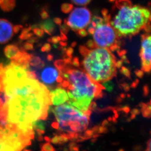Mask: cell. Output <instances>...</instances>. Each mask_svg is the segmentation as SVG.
<instances>
[{
	"label": "cell",
	"instance_id": "cell-1",
	"mask_svg": "<svg viewBox=\"0 0 151 151\" xmlns=\"http://www.w3.org/2000/svg\"><path fill=\"white\" fill-rule=\"evenodd\" d=\"M3 95L0 116L6 127L19 132L27 138L33 137L32 123L45 119L51 104L50 91L33 78L26 66L15 62L0 68Z\"/></svg>",
	"mask_w": 151,
	"mask_h": 151
},
{
	"label": "cell",
	"instance_id": "cell-2",
	"mask_svg": "<svg viewBox=\"0 0 151 151\" xmlns=\"http://www.w3.org/2000/svg\"><path fill=\"white\" fill-rule=\"evenodd\" d=\"M64 62L60 63L57 68L65 79L62 86L67 88L68 100L67 102L81 111H87L94 98L102 96L104 87L99 83L93 81L82 70L70 68Z\"/></svg>",
	"mask_w": 151,
	"mask_h": 151
},
{
	"label": "cell",
	"instance_id": "cell-3",
	"mask_svg": "<svg viewBox=\"0 0 151 151\" xmlns=\"http://www.w3.org/2000/svg\"><path fill=\"white\" fill-rule=\"evenodd\" d=\"M112 10V13L109 14V20L118 38L135 35L150 24V10L133 5L130 0H116Z\"/></svg>",
	"mask_w": 151,
	"mask_h": 151
},
{
	"label": "cell",
	"instance_id": "cell-4",
	"mask_svg": "<svg viewBox=\"0 0 151 151\" xmlns=\"http://www.w3.org/2000/svg\"><path fill=\"white\" fill-rule=\"evenodd\" d=\"M79 51L84 57V70L93 81L100 84L116 76V58L110 49L100 47L90 49L81 46Z\"/></svg>",
	"mask_w": 151,
	"mask_h": 151
},
{
	"label": "cell",
	"instance_id": "cell-5",
	"mask_svg": "<svg viewBox=\"0 0 151 151\" xmlns=\"http://www.w3.org/2000/svg\"><path fill=\"white\" fill-rule=\"evenodd\" d=\"M57 122L52 124V127L62 132L68 138L76 137V133L87 129L89 123L91 111L89 110L83 112L68 103L57 106L53 110Z\"/></svg>",
	"mask_w": 151,
	"mask_h": 151
},
{
	"label": "cell",
	"instance_id": "cell-6",
	"mask_svg": "<svg viewBox=\"0 0 151 151\" xmlns=\"http://www.w3.org/2000/svg\"><path fill=\"white\" fill-rule=\"evenodd\" d=\"M103 17L104 22L96 28L92 34L93 42L96 47L116 51L120 48L118 36L116 30L110 24L108 14Z\"/></svg>",
	"mask_w": 151,
	"mask_h": 151
},
{
	"label": "cell",
	"instance_id": "cell-7",
	"mask_svg": "<svg viewBox=\"0 0 151 151\" xmlns=\"http://www.w3.org/2000/svg\"><path fill=\"white\" fill-rule=\"evenodd\" d=\"M91 19V12L85 7H76L72 10L66 24L74 32L87 28Z\"/></svg>",
	"mask_w": 151,
	"mask_h": 151
},
{
	"label": "cell",
	"instance_id": "cell-8",
	"mask_svg": "<svg viewBox=\"0 0 151 151\" xmlns=\"http://www.w3.org/2000/svg\"><path fill=\"white\" fill-rule=\"evenodd\" d=\"M151 36L149 33L141 35V50L139 56L141 60V70L146 73L151 70Z\"/></svg>",
	"mask_w": 151,
	"mask_h": 151
},
{
	"label": "cell",
	"instance_id": "cell-9",
	"mask_svg": "<svg viewBox=\"0 0 151 151\" xmlns=\"http://www.w3.org/2000/svg\"><path fill=\"white\" fill-rule=\"evenodd\" d=\"M36 77L37 80H40L42 84L46 85H52L56 82L61 83L63 80L58 70L52 66H47L43 68L39 74H36Z\"/></svg>",
	"mask_w": 151,
	"mask_h": 151
},
{
	"label": "cell",
	"instance_id": "cell-10",
	"mask_svg": "<svg viewBox=\"0 0 151 151\" xmlns=\"http://www.w3.org/2000/svg\"><path fill=\"white\" fill-rule=\"evenodd\" d=\"M13 25L5 19H0V44L7 43L14 35Z\"/></svg>",
	"mask_w": 151,
	"mask_h": 151
},
{
	"label": "cell",
	"instance_id": "cell-11",
	"mask_svg": "<svg viewBox=\"0 0 151 151\" xmlns=\"http://www.w3.org/2000/svg\"><path fill=\"white\" fill-rule=\"evenodd\" d=\"M50 102L53 105H61L67 102L68 100L67 91L64 88L59 87L50 93Z\"/></svg>",
	"mask_w": 151,
	"mask_h": 151
},
{
	"label": "cell",
	"instance_id": "cell-12",
	"mask_svg": "<svg viewBox=\"0 0 151 151\" xmlns=\"http://www.w3.org/2000/svg\"><path fill=\"white\" fill-rule=\"evenodd\" d=\"M20 50L14 45H9L4 47V53L6 57L12 60H16Z\"/></svg>",
	"mask_w": 151,
	"mask_h": 151
},
{
	"label": "cell",
	"instance_id": "cell-13",
	"mask_svg": "<svg viewBox=\"0 0 151 151\" xmlns=\"http://www.w3.org/2000/svg\"><path fill=\"white\" fill-rule=\"evenodd\" d=\"M104 22V19L99 16H94L90 21L88 26L87 27V32L92 35L96 28Z\"/></svg>",
	"mask_w": 151,
	"mask_h": 151
},
{
	"label": "cell",
	"instance_id": "cell-14",
	"mask_svg": "<svg viewBox=\"0 0 151 151\" xmlns=\"http://www.w3.org/2000/svg\"><path fill=\"white\" fill-rule=\"evenodd\" d=\"M15 6L16 0H4L0 7L4 12H10L14 9Z\"/></svg>",
	"mask_w": 151,
	"mask_h": 151
},
{
	"label": "cell",
	"instance_id": "cell-15",
	"mask_svg": "<svg viewBox=\"0 0 151 151\" xmlns=\"http://www.w3.org/2000/svg\"><path fill=\"white\" fill-rule=\"evenodd\" d=\"M32 26H29V27L23 28L21 30V33L19 36V38L22 40H28L30 37L33 36V34L30 32L32 30Z\"/></svg>",
	"mask_w": 151,
	"mask_h": 151
},
{
	"label": "cell",
	"instance_id": "cell-16",
	"mask_svg": "<svg viewBox=\"0 0 151 151\" xmlns=\"http://www.w3.org/2000/svg\"><path fill=\"white\" fill-rule=\"evenodd\" d=\"M39 27L43 29L44 32L50 35H51L54 30V25L50 21L45 22L44 23L40 24Z\"/></svg>",
	"mask_w": 151,
	"mask_h": 151
},
{
	"label": "cell",
	"instance_id": "cell-17",
	"mask_svg": "<svg viewBox=\"0 0 151 151\" xmlns=\"http://www.w3.org/2000/svg\"><path fill=\"white\" fill-rule=\"evenodd\" d=\"M142 108L141 111L142 113L143 116L144 117H149L151 116V104L149 102L148 104H142L140 105Z\"/></svg>",
	"mask_w": 151,
	"mask_h": 151
},
{
	"label": "cell",
	"instance_id": "cell-18",
	"mask_svg": "<svg viewBox=\"0 0 151 151\" xmlns=\"http://www.w3.org/2000/svg\"><path fill=\"white\" fill-rule=\"evenodd\" d=\"M101 85L104 87V88L109 92L113 91L114 88V84L113 82L111 81L110 80H108L101 83Z\"/></svg>",
	"mask_w": 151,
	"mask_h": 151
},
{
	"label": "cell",
	"instance_id": "cell-19",
	"mask_svg": "<svg viewBox=\"0 0 151 151\" xmlns=\"http://www.w3.org/2000/svg\"><path fill=\"white\" fill-rule=\"evenodd\" d=\"M73 9V4L65 3L61 6V10L63 12L65 13H68L71 12Z\"/></svg>",
	"mask_w": 151,
	"mask_h": 151
},
{
	"label": "cell",
	"instance_id": "cell-20",
	"mask_svg": "<svg viewBox=\"0 0 151 151\" xmlns=\"http://www.w3.org/2000/svg\"><path fill=\"white\" fill-rule=\"evenodd\" d=\"M33 30V32L37 37H42L44 34V31L41 28H39L37 27H34L32 29Z\"/></svg>",
	"mask_w": 151,
	"mask_h": 151
},
{
	"label": "cell",
	"instance_id": "cell-21",
	"mask_svg": "<svg viewBox=\"0 0 151 151\" xmlns=\"http://www.w3.org/2000/svg\"><path fill=\"white\" fill-rule=\"evenodd\" d=\"M74 4L77 6H86L88 4L91 0H71Z\"/></svg>",
	"mask_w": 151,
	"mask_h": 151
},
{
	"label": "cell",
	"instance_id": "cell-22",
	"mask_svg": "<svg viewBox=\"0 0 151 151\" xmlns=\"http://www.w3.org/2000/svg\"><path fill=\"white\" fill-rule=\"evenodd\" d=\"M42 150L44 151H55V149H54L50 143L47 142L43 145L42 147Z\"/></svg>",
	"mask_w": 151,
	"mask_h": 151
},
{
	"label": "cell",
	"instance_id": "cell-23",
	"mask_svg": "<svg viewBox=\"0 0 151 151\" xmlns=\"http://www.w3.org/2000/svg\"><path fill=\"white\" fill-rule=\"evenodd\" d=\"M120 72L121 73H122L123 75L126 76V77L130 78L131 76V73H130V70L128 68L125 67H122L120 69Z\"/></svg>",
	"mask_w": 151,
	"mask_h": 151
},
{
	"label": "cell",
	"instance_id": "cell-24",
	"mask_svg": "<svg viewBox=\"0 0 151 151\" xmlns=\"http://www.w3.org/2000/svg\"><path fill=\"white\" fill-rule=\"evenodd\" d=\"M34 49L33 45L32 43H29L28 42L24 43L23 46V50H32Z\"/></svg>",
	"mask_w": 151,
	"mask_h": 151
},
{
	"label": "cell",
	"instance_id": "cell-25",
	"mask_svg": "<svg viewBox=\"0 0 151 151\" xmlns=\"http://www.w3.org/2000/svg\"><path fill=\"white\" fill-rule=\"evenodd\" d=\"M51 50V46L49 43L45 44L41 48L42 51L48 52Z\"/></svg>",
	"mask_w": 151,
	"mask_h": 151
},
{
	"label": "cell",
	"instance_id": "cell-26",
	"mask_svg": "<svg viewBox=\"0 0 151 151\" xmlns=\"http://www.w3.org/2000/svg\"><path fill=\"white\" fill-rule=\"evenodd\" d=\"M23 28V26L21 24H15L13 27V32L14 34L18 33Z\"/></svg>",
	"mask_w": 151,
	"mask_h": 151
},
{
	"label": "cell",
	"instance_id": "cell-27",
	"mask_svg": "<svg viewBox=\"0 0 151 151\" xmlns=\"http://www.w3.org/2000/svg\"><path fill=\"white\" fill-rule=\"evenodd\" d=\"M60 40H61V38L60 37H59V36H54V37L51 38L49 39L47 41L53 43V44H56L58 43Z\"/></svg>",
	"mask_w": 151,
	"mask_h": 151
},
{
	"label": "cell",
	"instance_id": "cell-28",
	"mask_svg": "<svg viewBox=\"0 0 151 151\" xmlns=\"http://www.w3.org/2000/svg\"><path fill=\"white\" fill-rule=\"evenodd\" d=\"M87 47H88V49H93L94 47H96V45L94 44V42L93 40H89L88 41L87 43Z\"/></svg>",
	"mask_w": 151,
	"mask_h": 151
},
{
	"label": "cell",
	"instance_id": "cell-29",
	"mask_svg": "<svg viewBox=\"0 0 151 151\" xmlns=\"http://www.w3.org/2000/svg\"><path fill=\"white\" fill-rule=\"evenodd\" d=\"M76 32H77V34H78L80 37H84L88 35V32L85 29H80V30L77 31Z\"/></svg>",
	"mask_w": 151,
	"mask_h": 151
},
{
	"label": "cell",
	"instance_id": "cell-30",
	"mask_svg": "<svg viewBox=\"0 0 151 151\" xmlns=\"http://www.w3.org/2000/svg\"><path fill=\"white\" fill-rule=\"evenodd\" d=\"M40 15L43 19H46L50 17L49 14L45 10H42L41 12L40 13Z\"/></svg>",
	"mask_w": 151,
	"mask_h": 151
},
{
	"label": "cell",
	"instance_id": "cell-31",
	"mask_svg": "<svg viewBox=\"0 0 151 151\" xmlns=\"http://www.w3.org/2000/svg\"><path fill=\"white\" fill-rule=\"evenodd\" d=\"M71 64L73 65V66L78 67L80 64H79V62L78 58L77 57H75L73 59V61H71Z\"/></svg>",
	"mask_w": 151,
	"mask_h": 151
},
{
	"label": "cell",
	"instance_id": "cell-32",
	"mask_svg": "<svg viewBox=\"0 0 151 151\" xmlns=\"http://www.w3.org/2000/svg\"><path fill=\"white\" fill-rule=\"evenodd\" d=\"M27 42L33 44L34 43H37L38 42V39L37 37H33V36H32V37H30V38L28 39Z\"/></svg>",
	"mask_w": 151,
	"mask_h": 151
},
{
	"label": "cell",
	"instance_id": "cell-33",
	"mask_svg": "<svg viewBox=\"0 0 151 151\" xmlns=\"http://www.w3.org/2000/svg\"><path fill=\"white\" fill-rule=\"evenodd\" d=\"M135 74L137 77L142 78L144 76V71L142 70H137L135 71Z\"/></svg>",
	"mask_w": 151,
	"mask_h": 151
},
{
	"label": "cell",
	"instance_id": "cell-34",
	"mask_svg": "<svg viewBox=\"0 0 151 151\" xmlns=\"http://www.w3.org/2000/svg\"><path fill=\"white\" fill-rule=\"evenodd\" d=\"M73 48L71 47H70L68 48V50H67L66 51V53L68 57L71 58V55L73 54Z\"/></svg>",
	"mask_w": 151,
	"mask_h": 151
},
{
	"label": "cell",
	"instance_id": "cell-35",
	"mask_svg": "<svg viewBox=\"0 0 151 151\" xmlns=\"http://www.w3.org/2000/svg\"><path fill=\"white\" fill-rule=\"evenodd\" d=\"M51 142L53 143V144H58L59 143V141L58 136V135H55V137H53L52 139L51 140Z\"/></svg>",
	"mask_w": 151,
	"mask_h": 151
},
{
	"label": "cell",
	"instance_id": "cell-36",
	"mask_svg": "<svg viewBox=\"0 0 151 151\" xmlns=\"http://www.w3.org/2000/svg\"><path fill=\"white\" fill-rule=\"evenodd\" d=\"M143 93H144V96H147L149 93V90L148 86L147 85L144 86L143 88Z\"/></svg>",
	"mask_w": 151,
	"mask_h": 151
},
{
	"label": "cell",
	"instance_id": "cell-37",
	"mask_svg": "<svg viewBox=\"0 0 151 151\" xmlns=\"http://www.w3.org/2000/svg\"><path fill=\"white\" fill-rule=\"evenodd\" d=\"M123 63V62L122 60H119V61H116V68H120L122 67V65Z\"/></svg>",
	"mask_w": 151,
	"mask_h": 151
},
{
	"label": "cell",
	"instance_id": "cell-38",
	"mask_svg": "<svg viewBox=\"0 0 151 151\" xmlns=\"http://www.w3.org/2000/svg\"><path fill=\"white\" fill-rule=\"evenodd\" d=\"M140 113L139 110L137 109H135L132 111V114L134 115V116H137V114H139Z\"/></svg>",
	"mask_w": 151,
	"mask_h": 151
},
{
	"label": "cell",
	"instance_id": "cell-39",
	"mask_svg": "<svg viewBox=\"0 0 151 151\" xmlns=\"http://www.w3.org/2000/svg\"><path fill=\"white\" fill-rule=\"evenodd\" d=\"M54 22L56 24H59V25H61L62 23V21L60 18H56L54 19Z\"/></svg>",
	"mask_w": 151,
	"mask_h": 151
},
{
	"label": "cell",
	"instance_id": "cell-40",
	"mask_svg": "<svg viewBox=\"0 0 151 151\" xmlns=\"http://www.w3.org/2000/svg\"><path fill=\"white\" fill-rule=\"evenodd\" d=\"M138 83H139V80L138 79H137L136 81L134 82L132 84L131 87L132 88H134L137 87V86L138 85Z\"/></svg>",
	"mask_w": 151,
	"mask_h": 151
},
{
	"label": "cell",
	"instance_id": "cell-41",
	"mask_svg": "<svg viewBox=\"0 0 151 151\" xmlns=\"http://www.w3.org/2000/svg\"><path fill=\"white\" fill-rule=\"evenodd\" d=\"M93 130L92 131L91 130H88V131L86 132L85 134L86 136H88H88L93 135Z\"/></svg>",
	"mask_w": 151,
	"mask_h": 151
},
{
	"label": "cell",
	"instance_id": "cell-42",
	"mask_svg": "<svg viewBox=\"0 0 151 151\" xmlns=\"http://www.w3.org/2000/svg\"><path fill=\"white\" fill-rule=\"evenodd\" d=\"M151 139H150L147 142V149H146L147 151H151Z\"/></svg>",
	"mask_w": 151,
	"mask_h": 151
},
{
	"label": "cell",
	"instance_id": "cell-43",
	"mask_svg": "<svg viewBox=\"0 0 151 151\" xmlns=\"http://www.w3.org/2000/svg\"><path fill=\"white\" fill-rule=\"evenodd\" d=\"M123 86L124 89L125 91H129V90H130V87H129V86L128 84L125 83V84H123Z\"/></svg>",
	"mask_w": 151,
	"mask_h": 151
},
{
	"label": "cell",
	"instance_id": "cell-44",
	"mask_svg": "<svg viewBox=\"0 0 151 151\" xmlns=\"http://www.w3.org/2000/svg\"><path fill=\"white\" fill-rule=\"evenodd\" d=\"M121 57H122L121 58H122V60L123 62H126V63H129V62L127 57H126L124 55L121 56Z\"/></svg>",
	"mask_w": 151,
	"mask_h": 151
},
{
	"label": "cell",
	"instance_id": "cell-45",
	"mask_svg": "<svg viewBox=\"0 0 151 151\" xmlns=\"http://www.w3.org/2000/svg\"><path fill=\"white\" fill-rule=\"evenodd\" d=\"M53 56L52 55H51V54H49V55H47V59L48 61H52L53 59Z\"/></svg>",
	"mask_w": 151,
	"mask_h": 151
},
{
	"label": "cell",
	"instance_id": "cell-46",
	"mask_svg": "<svg viewBox=\"0 0 151 151\" xmlns=\"http://www.w3.org/2000/svg\"><path fill=\"white\" fill-rule=\"evenodd\" d=\"M1 150H4V146H3V144L1 140L0 139V151H1Z\"/></svg>",
	"mask_w": 151,
	"mask_h": 151
},
{
	"label": "cell",
	"instance_id": "cell-47",
	"mask_svg": "<svg viewBox=\"0 0 151 151\" xmlns=\"http://www.w3.org/2000/svg\"><path fill=\"white\" fill-rule=\"evenodd\" d=\"M108 124V122L107 120H104V121L103 122L102 126L104 127V126L106 125H107Z\"/></svg>",
	"mask_w": 151,
	"mask_h": 151
},
{
	"label": "cell",
	"instance_id": "cell-48",
	"mask_svg": "<svg viewBox=\"0 0 151 151\" xmlns=\"http://www.w3.org/2000/svg\"><path fill=\"white\" fill-rule=\"evenodd\" d=\"M45 140H46V141H47V142H50V138L49 137H45Z\"/></svg>",
	"mask_w": 151,
	"mask_h": 151
},
{
	"label": "cell",
	"instance_id": "cell-49",
	"mask_svg": "<svg viewBox=\"0 0 151 151\" xmlns=\"http://www.w3.org/2000/svg\"><path fill=\"white\" fill-rule=\"evenodd\" d=\"M76 44V42H74V43H73V44H72L71 46H72V47H75Z\"/></svg>",
	"mask_w": 151,
	"mask_h": 151
},
{
	"label": "cell",
	"instance_id": "cell-50",
	"mask_svg": "<svg viewBox=\"0 0 151 151\" xmlns=\"http://www.w3.org/2000/svg\"><path fill=\"white\" fill-rule=\"evenodd\" d=\"M120 96H121V97H122V98H124V97H125V94H121Z\"/></svg>",
	"mask_w": 151,
	"mask_h": 151
},
{
	"label": "cell",
	"instance_id": "cell-51",
	"mask_svg": "<svg viewBox=\"0 0 151 151\" xmlns=\"http://www.w3.org/2000/svg\"><path fill=\"white\" fill-rule=\"evenodd\" d=\"M3 1H4V0H0V6L2 4V3H3Z\"/></svg>",
	"mask_w": 151,
	"mask_h": 151
},
{
	"label": "cell",
	"instance_id": "cell-52",
	"mask_svg": "<svg viewBox=\"0 0 151 151\" xmlns=\"http://www.w3.org/2000/svg\"><path fill=\"white\" fill-rule=\"evenodd\" d=\"M110 1H114V0H110Z\"/></svg>",
	"mask_w": 151,
	"mask_h": 151
}]
</instances>
